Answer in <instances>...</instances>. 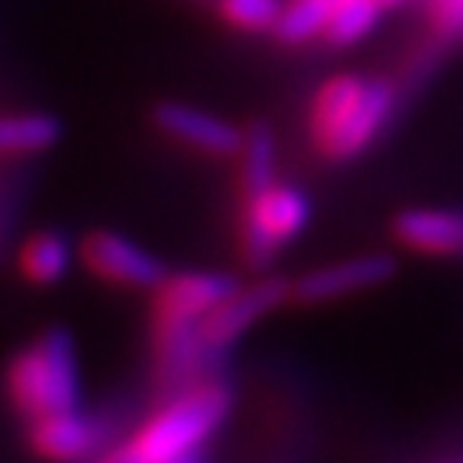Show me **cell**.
<instances>
[{
	"instance_id": "obj_1",
	"label": "cell",
	"mask_w": 463,
	"mask_h": 463,
	"mask_svg": "<svg viewBox=\"0 0 463 463\" xmlns=\"http://www.w3.org/2000/svg\"><path fill=\"white\" fill-rule=\"evenodd\" d=\"M235 289L239 280L222 270L167 274L152 289V347L165 383H184L203 367V361H210L200 345V326Z\"/></svg>"
},
{
	"instance_id": "obj_2",
	"label": "cell",
	"mask_w": 463,
	"mask_h": 463,
	"mask_svg": "<svg viewBox=\"0 0 463 463\" xmlns=\"http://www.w3.org/2000/svg\"><path fill=\"white\" fill-rule=\"evenodd\" d=\"M402 87L392 78L338 74L312 97L309 136L316 152L332 165L357 161L383 136L399 107Z\"/></svg>"
},
{
	"instance_id": "obj_3",
	"label": "cell",
	"mask_w": 463,
	"mask_h": 463,
	"mask_svg": "<svg viewBox=\"0 0 463 463\" xmlns=\"http://www.w3.org/2000/svg\"><path fill=\"white\" fill-rule=\"evenodd\" d=\"M232 412V390L225 383H200L177 392L158 412L113 444L97 463H165L203 450Z\"/></svg>"
},
{
	"instance_id": "obj_4",
	"label": "cell",
	"mask_w": 463,
	"mask_h": 463,
	"mask_svg": "<svg viewBox=\"0 0 463 463\" xmlns=\"http://www.w3.org/2000/svg\"><path fill=\"white\" fill-rule=\"evenodd\" d=\"M7 399L23 419L36 421L80 409V364L68 328H45L7 364Z\"/></svg>"
},
{
	"instance_id": "obj_5",
	"label": "cell",
	"mask_w": 463,
	"mask_h": 463,
	"mask_svg": "<svg viewBox=\"0 0 463 463\" xmlns=\"http://www.w3.org/2000/svg\"><path fill=\"white\" fill-rule=\"evenodd\" d=\"M312 219V200L293 184H270L268 190L241 200L239 248L251 270H264L280 248L303 235Z\"/></svg>"
},
{
	"instance_id": "obj_6",
	"label": "cell",
	"mask_w": 463,
	"mask_h": 463,
	"mask_svg": "<svg viewBox=\"0 0 463 463\" xmlns=\"http://www.w3.org/2000/svg\"><path fill=\"white\" fill-rule=\"evenodd\" d=\"M289 287L293 280L264 277V280L239 287L229 299H222L200 326V345L206 357H222L248 328H254L260 318H268L274 309L289 303Z\"/></svg>"
},
{
	"instance_id": "obj_7",
	"label": "cell",
	"mask_w": 463,
	"mask_h": 463,
	"mask_svg": "<svg viewBox=\"0 0 463 463\" xmlns=\"http://www.w3.org/2000/svg\"><path fill=\"white\" fill-rule=\"evenodd\" d=\"M399 274V260L386 251L354 254V258L322 264L316 270H306L289 287V303L297 306H322L335 299H347L354 293H367L390 283Z\"/></svg>"
},
{
	"instance_id": "obj_8",
	"label": "cell",
	"mask_w": 463,
	"mask_h": 463,
	"mask_svg": "<svg viewBox=\"0 0 463 463\" xmlns=\"http://www.w3.org/2000/svg\"><path fill=\"white\" fill-rule=\"evenodd\" d=\"M80 264L97 280L126 289H155L167 277L165 264L148 248L113 229H94L78 248Z\"/></svg>"
},
{
	"instance_id": "obj_9",
	"label": "cell",
	"mask_w": 463,
	"mask_h": 463,
	"mask_svg": "<svg viewBox=\"0 0 463 463\" xmlns=\"http://www.w3.org/2000/svg\"><path fill=\"white\" fill-rule=\"evenodd\" d=\"M155 126L177 145H187L210 158H239L241 138H245V132L222 116L177 100H167L155 109Z\"/></svg>"
},
{
	"instance_id": "obj_10",
	"label": "cell",
	"mask_w": 463,
	"mask_h": 463,
	"mask_svg": "<svg viewBox=\"0 0 463 463\" xmlns=\"http://www.w3.org/2000/svg\"><path fill=\"white\" fill-rule=\"evenodd\" d=\"M390 232L405 251L463 258V206H412L392 216Z\"/></svg>"
},
{
	"instance_id": "obj_11",
	"label": "cell",
	"mask_w": 463,
	"mask_h": 463,
	"mask_svg": "<svg viewBox=\"0 0 463 463\" xmlns=\"http://www.w3.org/2000/svg\"><path fill=\"white\" fill-rule=\"evenodd\" d=\"M29 444L49 463H78L94 454V448L100 444V431L87 415L74 409V412H55L29 421Z\"/></svg>"
},
{
	"instance_id": "obj_12",
	"label": "cell",
	"mask_w": 463,
	"mask_h": 463,
	"mask_svg": "<svg viewBox=\"0 0 463 463\" xmlns=\"http://www.w3.org/2000/svg\"><path fill=\"white\" fill-rule=\"evenodd\" d=\"M74 248L61 232H33L29 239L20 241L16 248V270L33 287H52L71 270Z\"/></svg>"
},
{
	"instance_id": "obj_13",
	"label": "cell",
	"mask_w": 463,
	"mask_h": 463,
	"mask_svg": "<svg viewBox=\"0 0 463 463\" xmlns=\"http://www.w3.org/2000/svg\"><path fill=\"white\" fill-rule=\"evenodd\" d=\"M61 138V123L49 113H0V158L49 152Z\"/></svg>"
},
{
	"instance_id": "obj_14",
	"label": "cell",
	"mask_w": 463,
	"mask_h": 463,
	"mask_svg": "<svg viewBox=\"0 0 463 463\" xmlns=\"http://www.w3.org/2000/svg\"><path fill=\"white\" fill-rule=\"evenodd\" d=\"M277 184V136L268 123H251L239 152V187L241 200Z\"/></svg>"
},
{
	"instance_id": "obj_15",
	"label": "cell",
	"mask_w": 463,
	"mask_h": 463,
	"mask_svg": "<svg viewBox=\"0 0 463 463\" xmlns=\"http://www.w3.org/2000/svg\"><path fill=\"white\" fill-rule=\"evenodd\" d=\"M335 7H338L335 0H287L280 20L274 26L277 43L306 45L312 39H322L328 23H332Z\"/></svg>"
},
{
	"instance_id": "obj_16",
	"label": "cell",
	"mask_w": 463,
	"mask_h": 463,
	"mask_svg": "<svg viewBox=\"0 0 463 463\" xmlns=\"http://www.w3.org/2000/svg\"><path fill=\"white\" fill-rule=\"evenodd\" d=\"M383 10V0H341L322 39L335 49H351L380 26Z\"/></svg>"
},
{
	"instance_id": "obj_17",
	"label": "cell",
	"mask_w": 463,
	"mask_h": 463,
	"mask_svg": "<svg viewBox=\"0 0 463 463\" xmlns=\"http://www.w3.org/2000/svg\"><path fill=\"white\" fill-rule=\"evenodd\" d=\"M283 0H219V16L241 33H274Z\"/></svg>"
},
{
	"instance_id": "obj_18",
	"label": "cell",
	"mask_w": 463,
	"mask_h": 463,
	"mask_svg": "<svg viewBox=\"0 0 463 463\" xmlns=\"http://www.w3.org/2000/svg\"><path fill=\"white\" fill-rule=\"evenodd\" d=\"M431 36L444 45L463 39V0H431Z\"/></svg>"
},
{
	"instance_id": "obj_19",
	"label": "cell",
	"mask_w": 463,
	"mask_h": 463,
	"mask_svg": "<svg viewBox=\"0 0 463 463\" xmlns=\"http://www.w3.org/2000/svg\"><path fill=\"white\" fill-rule=\"evenodd\" d=\"M165 463H206V460H203V450H194V454L174 457V460H165Z\"/></svg>"
},
{
	"instance_id": "obj_20",
	"label": "cell",
	"mask_w": 463,
	"mask_h": 463,
	"mask_svg": "<svg viewBox=\"0 0 463 463\" xmlns=\"http://www.w3.org/2000/svg\"><path fill=\"white\" fill-rule=\"evenodd\" d=\"M399 4H405V0H383V7H399Z\"/></svg>"
}]
</instances>
